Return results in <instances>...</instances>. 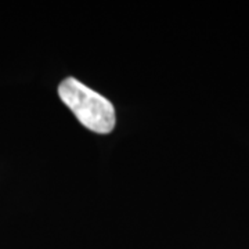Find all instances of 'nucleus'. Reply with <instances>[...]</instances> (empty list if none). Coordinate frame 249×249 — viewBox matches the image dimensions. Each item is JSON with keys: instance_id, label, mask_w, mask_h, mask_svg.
<instances>
[{"instance_id": "nucleus-1", "label": "nucleus", "mask_w": 249, "mask_h": 249, "mask_svg": "<svg viewBox=\"0 0 249 249\" xmlns=\"http://www.w3.org/2000/svg\"><path fill=\"white\" fill-rule=\"evenodd\" d=\"M58 96L80 124L91 132L106 134L115 126L112 103L75 78H65L58 86Z\"/></svg>"}]
</instances>
